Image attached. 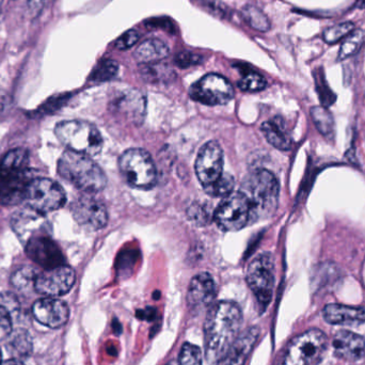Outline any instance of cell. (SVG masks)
I'll use <instances>...</instances> for the list:
<instances>
[{
  "label": "cell",
  "instance_id": "ab89813d",
  "mask_svg": "<svg viewBox=\"0 0 365 365\" xmlns=\"http://www.w3.org/2000/svg\"><path fill=\"white\" fill-rule=\"evenodd\" d=\"M210 10L215 11L217 14H225V9L219 4V2L217 0H202Z\"/></svg>",
  "mask_w": 365,
  "mask_h": 365
},
{
  "label": "cell",
  "instance_id": "9c48e42d",
  "mask_svg": "<svg viewBox=\"0 0 365 365\" xmlns=\"http://www.w3.org/2000/svg\"><path fill=\"white\" fill-rule=\"evenodd\" d=\"M215 220L222 231L235 232L251 222V206L248 197L242 191L230 193L219 204L215 212Z\"/></svg>",
  "mask_w": 365,
  "mask_h": 365
},
{
  "label": "cell",
  "instance_id": "cb8c5ba5",
  "mask_svg": "<svg viewBox=\"0 0 365 365\" xmlns=\"http://www.w3.org/2000/svg\"><path fill=\"white\" fill-rule=\"evenodd\" d=\"M170 48L166 43L158 38H150L143 41L136 51H134V57L140 63H156L160 60L168 57Z\"/></svg>",
  "mask_w": 365,
  "mask_h": 365
},
{
  "label": "cell",
  "instance_id": "4316f807",
  "mask_svg": "<svg viewBox=\"0 0 365 365\" xmlns=\"http://www.w3.org/2000/svg\"><path fill=\"white\" fill-rule=\"evenodd\" d=\"M242 21L259 32H267L270 29V21L265 13L261 9L257 8L252 4L244 6L242 10Z\"/></svg>",
  "mask_w": 365,
  "mask_h": 365
},
{
  "label": "cell",
  "instance_id": "ffe728a7",
  "mask_svg": "<svg viewBox=\"0 0 365 365\" xmlns=\"http://www.w3.org/2000/svg\"><path fill=\"white\" fill-rule=\"evenodd\" d=\"M334 354L341 359L358 361L365 356V339L355 332L341 330L334 334Z\"/></svg>",
  "mask_w": 365,
  "mask_h": 365
},
{
  "label": "cell",
  "instance_id": "d6a6232c",
  "mask_svg": "<svg viewBox=\"0 0 365 365\" xmlns=\"http://www.w3.org/2000/svg\"><path fill=\"white\" fill-rule=\"evenodd\" d=\"M203 353L197 345L185 343L179 356V365H202Z\"/></svg>",
  "mask_w": 365,
  "mask_h": 365
},
{
  "label": "cell",
  "instance_id": "7a4b0ae2",
  "mask_svg": "<svg viewBox=\"0 0 365 365\" xmlns=\"http://www.w3.org/2000/svg\"><path fill=\"white\" fill-rule=\"evenodd\" d=\"M29 154L13 149L0 160V204L15 205L25 200L26 189L34 178L30 175Z\"/></svg>",
  "mask_w": 365,
  "mask_h": 365
},
{
  "label": "cell",
  "instance_id": "e0dca14e",
  "mask_svg": "<svg viewBox=\"0 0 365 365\" xmlns=\"http://www.w3.org/2000/svg\"><path fill=\"white\" fill-rule=\"evenodd\" d=\"M216 297V284L207 272L193 277L187 292V306L193 314L210 308Z\"/></svg>",
  "mask_w": 365,
  "mask_h": 365
},
{
  "label": "cell",
  "instance_id": "83f0119b",
  "mask_svg": "<svg viewBox=\"0 0 365 365\" xmlns=\"http://www.w3.org/2000/svg\"><path fill=\"white\" fill-rule=\"evenodd\" d=\"M365 43V31L362 29H354L346 38L343 40L339 51V60L347 59L357 53Z\"/></svg>",
  "mask_w": 365,
  "mask_h": 365
},
{
  "label": "cell",
  "instance_id": "7c38bea8",
  "mask_svg": "<svg viewBox=\"0 0 365 365\" xmlns=\"http://www.w3.org/2000/svg\"><path fill=\"white\" fill-rule=\"evenodd\" d=\"M75 281L74 270L63 264L36 274L34 289L44 297L58 298L68 294L74 287Z\"/></svg>",
  "mask_w": 365,
  "mask_h": 365
},
{
  "label": "cell",
  "instance_id": "3957f363",
  "mask_svg": "<svg viewBox=\"0 0 365 365\" xmlns=\"http://www.w3.org/2000/svg\"><path fill=\"white\" fill-rule=\"evenodd\" d=\"M58 173L62 179L87 193L102 191L107 184L104 171L90 156L70 150L60 158Z\"/></svg>",
  "mask_w": 365,
  "mask_h": 365
},
{
  "label": "cell",
  "instance_id": "f546056e",
  "mask_svg": "<svg viewBox=\"0 0 365 365\" xmlns=\"http://www.w3.org/2000/svg\"><path fill=\"white\" fill-rule=\"evenodd\" d=\"M234 186H235V180L229 173H223L214 184L205 187L206 193L212 197H227L230 193L233 192Z\"/></svg>",
  "mask_w": 365,
  "mask_h": 365
},
{
  "label": "cell",
  "instance_id": "ac0fdd59",
  "mask_svg": "<svg viewBox=\"0 0 365 365\" xmlns=\"http://www.w3.org/2000/svg\"><path fill=\"white\" fill-rule=\"evenodd\" d=\"M28 257L44 269L63 265V255L49 235L32 238L25 245Z\"/></svg>",
  "mask_w": 365,
  "mask_h": 365
},
{
  "label": "cell",
  "instance_id": "6da1fadb",
  "mask_svg": "<svg viewBox=\"0 0 365 365\" xmlns=\"http://www.w3.org/2000/svg\"><path fill=\"white\" fill-rule=\"evenodd\" d=\"M242 313L233 302H219L208 309L204 325L206 361L221 365L227 351L240 336Z\"/></svg>",
  "mask_w": 365,
  "mask_h": 365
},
{
  "label": "cell",
  "instance_id": "e575fe53",
  "mask_svg": "<svg viewBox=\"0 0 365 365\" xmlns=\"http://www.w3.org/2000/svg\"><path fill=\"white\" fill-rule=\"evenodd\" d=\"M139 38H140V34L137 30H128L117 38L115 43V48L119 49V51H128V49L132 48L133 46L137 44Z\"/></svg>",
  "mask_w": 365,
  "mask_h": 365
},
{
  "label": "cell",
  "instance_id": "30bf717a",
  "mask_svg": "<svg viewBox=\"0 0 365 365\" xmlns=\"http://www.w3.org/2000/svg\"><path fill=\"white\" fill-rule=\"evenodd\" d=\"M247 283L257 302L265 309L272 302L274 287V262L268 253L257 255L247 270Z\"/></svg>",
  "mask_w": 365,
  "mask_h": 365
},
{
  "label": "cell",
  "instance_id": "2e32d148",
  "mask_svg": "<svg viewBox=\"0 0 365 365\" xmlns=\"http://www.w3.org/2000/svg\"><path fill=\"white\" fill-rule=\"evenodd\" d=\"M32 315L36 322L45 327L58 329L68 323L70 309L63 300L45 297L34 302Z\"/></svg>",
  "mask_w": 365,
  "mask_h": 365
},
{
  "label": "cell",
  "instance_id": "b9f144b4",
  "mask_svg": "<svg viewBox=\"0 0 365 365\" xmlns=\"http://www.w3.org/2000/svg\"><path fill=\"white\" fill-rule=\"evenodd\" d=\"M1 358H2V353H1V349H0V362H1Z\"/></svg>",
  "mask_w": 365,
  "mask_h": 365
},
{
  "label": "cell",
  "instance_id": "8992f818",
  "mask_svg": "<svg viewBox=\"0 0 365 365\" xmlns=\"http://www.w3.org/2000/svg\"><path fill=\"white\" fill-rule=\"evenodd\" d=\"M122 177L130 186L138 189L153 188L158 170L151 155L143 149H130L119 160Z\"/></svg>",
  "mask_w": 365,
  "mask_h": 365
},
{
  "label": "cell",
  "instance_id": "d590c367",
  "mask_svg": "<svg viewBox=\"0 0 365 365\" xmlns=\"http://www.w3.org/2000/svg\"><path fill=\"white\" fill-rule=\"evenodd\" d=\"M317 91H319V98H321L324 107H328L334 104V101H336V96L332 93L331 90L328 87L325 78H324L323 76L319 79L317 77Z\"/></svg>",
  "mask_w": 365,
  "mask_h": 365
},
{
  "label": "cell",
  "instance_id": "44dd1931",
  "mask_svg": "<svg viewBox=\"0 0 365 365\" xmlns=\"http://www.w3.org/2000/svg\"><path fill=\"white\" fill-rule=\"evenodd\" d=\"M259 329L251 327L245 330L236 339L231 349L227 351L221 365H245L249 356L252 353L257 340H259Z\"/></svg>",
  "mask_w": 365,
  "mask_h": 365
},
{
  "label": "cell",
  "instance_id": "9a60e30c",
  "mask_svg": "<svg viewBox=\"0 0 365 365\" xmlns=\"http://www.w3.org/2000/svg\"><path fill=\"white\" fill-rule=\"evenodd\" d=\"M11 227L24 246L32 238L49 235L51 232V225L44 214L32 210L29 206L13 215Z\"/></svg>",
  "mask_w": 365,
  "mask_h": 365
},
{
  "label": "cell",
  "instance_id": "4fadbf2b",
  "mask_svg": "<svg viewBox=\"0 0 365 365\" xmlns=\"http://www.w3.org/2000/svg\"><path fill=\"white\" fill-rule=\"evenodd\" d=\"M195 170L203 188L214 184L223 175V152L217 141H208L200 149Z\"/></svg>",
  "mask_w": 365,
  "mask_h": 365
},
{
  "label": "cell",
  "instance_id": "1f68e13d",
  "mask_svg": "<svg viewBox=\"0 0 365 365\" xmlns=\"http://www.w3.org/2000/svg\"><path fill=\"white\" fill-rule=\"evenodd\" d=\"M354 29H355V26H354L353 23H349V21L336 24V25L327 28L323 32L324 41L328 43V44H334V43L339 42V41L344 40Z\"/></svg>",
  "mask_w": 365,
  "mask_h": 365
},
{
  "label": "cell",
  "instance_id": "5b68a950",
  "mask_svg": "<svg viewBox=\"0 0 365 365\" xmlns=\"http://www.w3.org/2000/svg\"><path fill=\"white\" fill-rule=\"evenodd\" d=\"M55 134L68 150L90 158L100 154L104 145L100 130L93 124L81 120L60 122L56 126Z\"/></svg>",
  "mask_w": 365,
  "mask_h": 365
},
{
  "label": "cell",
  "instance_id": "ba28073f",
  "mask_svg": "<svg viewBox=\"0 0 365 365\" xmlns=\"http://www.w3.org/2000/svg\"><path fill=\"white\" fill-rule=\"evenodd\" d=\"M24 201L27 202L32 210L47 214L64 206L66 195L58 182L45 178H36L28 184Z\"/></svg>",
  "mask_w": 365,
  "mask_h": 365
},
{
  "label": "cell",
  "instance_id": "4dcf8cb0",
  "mask_svg": "<svg viewBox=\"0 0 365 365\" xmlns=\"http://www.w3.org/2000/svg\"><path fill=\"white\" fill-rule=\"evenodd\" d=\"M238 88L244 92H259L267 87V81L259 73L247 72L238 81Z\"/></svg>",
  "mask_w": 365,
  "mask_h": 365
},
{
  "label": "cell",
  "instance_id": "7402d4cb",
  "mask_svg": "<svg viewBox=\"0 0 365 365\" xmlns=\"http://www.w3.org/2000/svg\"><path fill=\"white\" fill-rule=\"evenodd\" d=\"M324 319L331 325L357 327L365 323V310L360 307H349L332 304L325 307Z\"/></svg>",
  "mask_w": 365,
  "mask_h": 365
},
{
  "label": "cell",
  "instance_id": "74e56055",
  "mask_svg": "<svg viewBox=\"0 0 365 365\" xmlns=\"http://www.w3.org/2000/svg\"><path fill=\"white\" fill-rule=\"evenodd\" d=\"M12 332V317L6 307L0 304V334L9 336Z\"/></svg>",
  "mask_w": 365,
  "mask_h": 365
},
{
  "label": "cell",
  "instance_id": "484cf974",
  "mask_svg": "<svg viewBox=\"0 0 365 365\" xmlns=\"http://www.w3.org/2000/svg\"><path fill=\"white\" fill-rule=\"evenodd\" d=\"M9 341L6 347L13 356L17 357H27L32 351V342L29 334L26 330L19 329L11 332L8 336Z\"/></svg>",
  "mask_w": 365,
  "mask_h": 365
},
{
  "label": "cell",
  "instance_id": "5bb4252c",
  "mask_svg": "<svg viewBox=\"0 0 365 365\" xmlns=\"http://www.w3.org/2000/svg\"><path fill=\"white\" fill-rule=\"evenodd\" d=\"M71 210L76 222L90 231L103 229L108 222V212L104 204L91 195L77 197L73 202Z\"/></svg>",
  "mask_w": 365,
  "mask_h": 365
},
{
  "label": "cell",
  "instance_id": "52a82bcc",
  "mask_svg": "<svg viewBox=\"0 0 365 365\" xmlns=\"http://www.w3.org/2000/svg\"><path fill=\"white\" fill-rule=\"evenodd\" d=\"M327 347V336L319 329H310L296 336L287 347L281 365H311Z\"/></svg>",
  "mask_w": 365,
  "mask_h": 365
},
{
  "label": "cell",
  "instance_id": "f35d334b",
  "mask_svg": "<svg viewBox=\"0 0 365 365\" xmlns=\"http://www.w3.org/2000/svg\"><path fill=\"white\" fill-rule=\"evenodd\" d=\"M48 0H28V8L32 15L38 14Z\"/></svg>",
  "mask_w": 365,
  "mask_h": 365
},
{
  "label": "cell",
  "instance_id": "f1b7e54d",
  "mask_svg": "<svg viewBox=\"0 0 365 365\" xmlns=\"http://www.w3.org/2000/svg\"><path fill=\"white\" fill-rule=\"evenodd\" d=\"M118 72H119V66L117 62L110 59L103 60L94 68L90 79L92 81L104 83V81H109L115 78Z\"/></svg>",
  "mask_w": 365,
  "mask_h": 365
},
{
  "label": "cell",
  "instance_id": "603a6c76",
  "mask_svg": "<svg viewBox=\"0 0 365 365\" xmlns=\"http://www.w3.org/2000/svg\"><path fill=\"white\" fill-rule=\"evenodd\" d=\"M262 133L266 140L281 151H287L292 148V138L285 125L284 120L280 117L264 122L261 126Z\"/></svg>",
  "mask_w": 365,
  "mask_h": 365
},
{
  "label": "cell",
  "instance_id": "7bdbcfd3",
  "mask_svg": "<svg viewBox=\"0 0 365 365\" xmlns=\"http://www.w3.org/2000/svg\"><path fill=\"white\" fill-rule=\"evenodd\" d=\"M1 1H2V0H0V4H1Z\"/></svg>",
  "mask_w": 365,
  "mask_h": 365
},
{
  "label": "cell",
  "instance_id": "8d00e7d4",
  "mask_svg": "<svg viewBox=\"0 0 365 365\" xmlns=\"http://www.w3.org/2000/svg\"><path fill=\"white\" fill-rule=\"evenodd\" d=\"M201 56L197 55V53H190V51H182L175 58V63L179 66L180 68H187L189 66H195L201 62Z\"/></svg>",
  "mask_w": 365,
  "mask_h": 365
},
{
  "label": "cell",
  "instance_id": "60d3db41",
  "mask_svg": "<svg viewBox=\"0 0 365 365\" xmlns=\"http://www.w3.org/2000/svg\"><path fill=\"white\" fill-rule=\"evenodd\" d=\"M0 365H25L21 360L17 358H12V359L6 360V361L0 362Z\"/></svg>",
  "mask_w": 365,
  "mask_h": 365
},
{
  "label": "cell",
  "instance_id": "836d02e7",
  "mask_svg": "<svg viewBox=\"0 0 365 365\" xmlns=\"http://www.w3.org/2000/svg\"><path fill=\"white\" fill-rule=\"evenodd\" d=\"M36 274L29 268H24L13 274L12 283L16 289H26L30 284L34 285Z\"/></svg>",
  "mask_w": 365,
  "mask_h": 365
},
{
  "label": "cell",
  "instance_id": "277c9868",
  "mask_svg": "<svg viewBox=\"0 0 365 365\" xmlns=\"http://www.w3.org/2000/svg\"><path fill=\"white\" fill-rule=\"evenodd\" d=\"M242 192L250 202L251 221L269 218L278 207L280 185L274 173L259 169L251 173L242 185Z\"/></svg>",
  "mask_w": 365,
  "mask_h": 365
},
{
  "label": "cell",
  "instance_id": "8fae6325",
  "mask_svg": "<svg viewBox=\"0 0 365 365\" xmlns=\"http://www.w3.org/2000/svg\"><path fill=\"white\" fill-rule=\"evenodd\" d=\"M190 98L207 106L225 105L234 98V89L225 77L215 73L205 75L189 90Z\"/></svg>",
  "mask_w": 365,
  "mask_h": 365
},
{
  "label": "cell",
  "instance_id": "d6986e66",
  "mask_svg": "<svg viewBox=\"0 0 365 365\" xmlns=\"http://www.w3.org/2000/svg\"><path fill=\"white\" fill-rule=\"evenodd\" d=\"M111 107L115 113L124 119L133 123H139L145 117V98L138 90H126L113 98Z\"/></svg>",
  "mask_w": 365,
  "mask_h": 365
},
{
  "label": "cell",
  "instance_id": "d4e9b609",
  "mask_svg": "<svg viewBox=\"0 0 365 365\" xmlns=\"http://www.w3.org/2000/svg\"><path fill=\"white\" fill-rule=\"evenodd\" d=\"M311 118L317 130L326 138L331 139L336 132V124L327 107L315 106L311 108Z\"/></svg>",
  "mask_w": 365,
  "mask_h": 365
}]
</instances>
